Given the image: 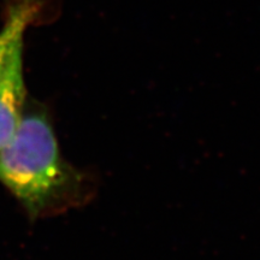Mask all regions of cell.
<instances>
[{
	"instance_id": "1",
	"label": "cell",
	"mask_w": 260,
	"mask_h": 260,
	"mask_svg": "<svg viewBox=\"0 0 260 260\" xmlns=\"http://www.w3.org/2000/svg\"><path fill=\"white\" fill-rule=\"evenodd\" d=\"M0 183L32 219L83 206L96 190L92 175L61 157L48 113L39 105L25 106L15 136L0 149Z\"/></svg>"
},
{
	"instance_id": "2",
	"label": "cell",
	"mask_w": 260,
	"mask_h": 260,
	"mask_svg": "<svg viewBox=\"0 0 260 260\" xmlns=\"http://www.w3.org/2000/svg\"><path fill=\"white\" fill-rule=\"evenodd\" d=\"M27 106L23 51L12 57L0 80V149L11 141Z\"/></svg>"
},
{
	"instance_id": "3",
	"label": "cell",
	"mask_w": 260,
	"mask_h": 260,
	"mask_svg": "<svg viewBox=\"0 0 260 260\" xmlns=\"http://www.w3.org/2000/svg\"><path fill=\"white\" fill-rule=\"evenodd\" d=\"M42 0H11L0 28V80L12 57L24 48L28 27L40 18Z\"/></svg>"
}]
</instances>
